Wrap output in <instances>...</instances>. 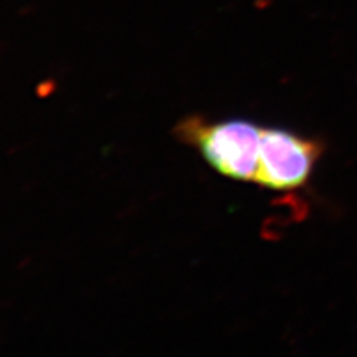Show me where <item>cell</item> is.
<instances>
[{
  "label": "cell",
  "mask_w": 357,
  "mask_h": 357,
  "mask_svg": "<svg viewBox=\"0 0 357 357\" xmlns=\"http://www.w3.org/2000/svg\"><path fill=\"white\" fill-rule=\"evenodd\" d=\"M262 127L248 119H228L189 128L206 161L220 174L255 182L259 167Z\"/></svg>",
  "instance_id": "cell-1"
},
{
  "label": "cell",
  "mask_w": 357,
  "mask_h": 357,
  "mask_svg": "<svg viewBox=\"0 0 357 357\" xmlns=\"http://www.w3.org/2000/svg\"><path fill=\"white\" fill-rule=\"evenodd\" d=\"M320 142L283 128H264L256 183L273 191H292L308 182L321 156Z\"/></svg>",
  "instance_id": "cell-2"
}]
</instances>
